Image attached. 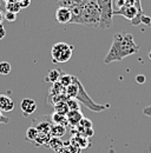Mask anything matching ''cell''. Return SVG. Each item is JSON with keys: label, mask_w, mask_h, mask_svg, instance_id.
<instances>
[{"label": "cell", "mask_w": 151, "mask_h": 153, "mask_svg": "<svg viewBox=\"0 0 151 153\" xmlns=\"http://www.w3.org/2000/svg\"><path fill=\"white\" fill-rule=\"evenodd\" d=\"M4 13H2V11L0 10V25H2V21H4Z\"/></svg>", "instance_id": "33"}, {"label": "cell", "mask_w": 151, "mask_h": 153, "mask_svg": "<svg viewBox=\"0 0 151 153\" xmlns=\"http://www.w3.org/2000/svg\"><path fill=\"white\" fill-rule=\"evenodd\" d=\"M64 150H65V153H80L81 151V149L76 147L71 144H69V146H64Z\"/></svg>", "instance_id": "25"}, {"label": "cell", "mask_w": 151, "mask_h": 153, "mask_svg": "<svg viewBox=\"0 0 151 153\" xmlns=\"http://www.w3.org/2000/svg\"><path fill=\"white\" fill-rule=\"evenodd\" d=\"M56 20L58 24H70L72 21V12L66 6H60L56 11Z\"/></svg>", "instance_id": "8"}, {"label": "cell", "mask_w": 151, "mask_h": 153, "mask_svg": "<svg viewBox=\"0 0 151 153\" xmlns=\"http://www.w3.org/2000/svg\"><path fill=\"white\" fill-rule=\"evenodd\" d=\"M136 80H137L138 84H144L147 81V78H145V76H143V74H138V76H136Z\"/></svg>", "instance_id": "29"}, {"label": "cell", "mask_w": 151, "mask_h": 153, "mask_svg": "<svg viewBox=\"0 0 151 153\" xmlns=\"http://www.w3.org/2000/svg\"><path fill=\"white\" fill-rule=\"evenodd\" d=\"M143 114L147 115V117H150L151 118V105L150 106H147L143 108Z\"/></svg>", "instance_id": "31"}, {"label": "cell", "mask_w": 151, "mask_h": 153, "mask_svg": "<svg viewBox=\"0 0 151 153\" xmlns=\"http://www.w3.org/2000/svg\"><path fill=\"white\" fill-rule=\"evenodd\" d=\"M20 6L19 4L16 1H11V2H6L5 4V12H10V13H14V14H18L20 12Z\"/></svg>", "instance_id": "17"}, {"label": "cell", "mask_w": 151, "mask_h": 153, "mask_svg": "<svg viewBox=\"0 0 151 153\" xmlns=\"http://www.w3.org/2000/svg\"><path fill=\"white\" fill-rule=\"evenodd\" d=\"M139 51V46L135 42L131 33L118 32L113 36L112 44L109 53L104 58L105 64H111L113 61H122L126 57L136 54Z\"/></svg>", "instance_id": "2"}, {"label": "cell", "mask_w": 151, "mask_h": 153, "mask_svg": "<svg viewBox=\"0 0 151 153\" xmlns=\"http://www.w3.org/2000/svg\"><path fill=\"white\" fill-rule=\"evenodd\" d=\"M58 1H59L60 4H63V2H64V1H66V0H58Z\"/></svg>", "instance_id": "36"}, {"label": "cell", "mask_w": 151, "mask_h": 153, "mask_svg": "<svg viewBox=\"0 0 151 153\" xmlns=\"http://www.w3.org/2000/svg\"><path fill=\"white\" fill-rule=\"evenodd\" d=\"M65 133H66V127L61 125H56V124L52 125L51 131H50L51 137H55V138H61Z\"/></svg>", "instance_id": "13"}, {"label": "cell", "mask_w": 151, "mask_h": 153, "mask_svg": "<svg viewBox=\"0 0 151 153\" xmlns=\"http://www.w3.org/2000/svg\"><path fill=\"white\" fill-rule=\"evenodd\" d=\"M142 24H144V25H147V26H151V18L148 17V16H144V17L142 18Z\"/></svg>", "instance_id": "28"}, {"label": "cell", "mask_w": 151, "mask_h": 153, "mask_svg": "<svg viewBox=\"0 0 151 153\" xmlns=\"http://www.w3.org/2000/svg\"><path fill=\"white\" fill-rule=\"evenodd\" d=\"M31 1L32 0H17V2L19 4L20 8H27L31 5Z\"/></svg>", "instance_id": "27"}, {"label": "cell", "mask_w": 151, "mask_h": 153, "mask_svg": "<svg viewBox=\"0 0 151 153\" xmlns=\"http://www.w3.org/2000/svg\"><path fill=\"white\" fill-rule=\"evenodd\" d=\"M51 120L53 124L56 125H61V126H67L69 123H67V118L66 115H61V114H58V113H53L51 115Z\"/></svg>", "instance_id": "15"}, {"label": "cell", "mask_w": 151, "mask_h": 153, "mask_svg": "<svg viewBox=\"0 0 151 153\" xmlns=\"http://www.w3.org/2000/svg\"><path fill=\"white\" fill-rule=\"evenodd\" d=\"M98 11H99V27L102 30L110 28L112 26V18H113V0H96Z\"/></svg>", "instance_id": "5"}, {"label": "cell", "mask_w": 151, "mask_h": 153, "mask_svg": "<svg viewBox=\"0 0 151 153\" xmlns=\"http://www.w3.org/2000/svg\"><path fill=\"white\" fill-rule=\"evenodd\" d=\"M66 105H67V107H69L70 111H79V101L77 99L70 98L66 101Z\"/></svg>", "instance_id": "23"}, {"label": "cell", "mask_w": 151, "mask_h": 153, "mask_svg": "<svg viewBox=\"0 0 151 153\" xmlns=\"http://www.w3.org/2000/svg\"><path fill=\"white\" fill-rule=\"evenodd\" d=\"M52 125H53V123L51 120V117H47V115L39 117L38 119H33V121H32V126L37 130L39 133L50 134Z\"/></svg>", "instance_id": "7"}, {"label": "cell", "mask_w": 151, "mask_h": 153, "mask_svg": "<svg viewBox=\"0 0 151 153\" xmlns=\"http://www.w3.org/2000/svg\"><path fill=\"white\" fill-rule=\"evenodd\" d=\"M73 46L69 45L66 42H57L52 46L51 50V57L55 64L59 62H66L72 57Z\"/></svg>", "instance_id": "6"}, {"label": "cell", "mask_w": 151, "mask_h": 153, "mask_svg": "<svg viewBox=\"0 0 151 153\" xmlns=\"http://www.w3.org/2000/svg\"><path fill=\"white\" fill-rule=\"evenodd\" d=\"M65 93H66V96L69 97V98L77 99L78 101H80L81 104H84L89 110H91L93 112H102V111L108 110V107H109L108 105L96 104L93 100L91 99V97L87 94V92L85 91V88L81 85V82L79 81V79L76 78L75 76H73L72 84L65 88Z\"/></svg>", "instance_id": "3"}, {"label": "cell", "mask_w": 151, "mask_h": 153, "mask_svg": "<svg viewBox=\"0 0 151 153\" xmlns=\"http://www.w3.org/2000/svg\"><path fill=\"white\" fill-rule=\"evenodd\" d=\"M61 71L60 70H51V71H49V73H47V76H46V81H49V82H52V84H55V82H58L59 81V79H60V76H61Z\"/></svg>", "instance_id": "16"}, {"label": "cell", "mask_w": 151, "mask_h": 153, "mask_svg": "<svg viewBox=\"0 0 151 153\" xmlns=\"http://www.w3.org/2000/svg\"><path fill=\"white\" fill-rule=\"evenodd\" d=\"M72 12V24L99 27V11L96 0H66L61 4Z\"/></svg>", "instance_id": "1"}, {"label": "cell", "mask_w": 151, "mask_h": 153, "mask_svg": "<svg viewBox=\"0 0 151 153\" xmlns=\"http://www.w3.org/2000/svg\"><path fill=\"white\" fill-rule=\"evenodd\" d=\"M52 137H51V134L49 133H39L37 137V139L33 141L34 143V145L39 147V146H47V144H49V141H50V139H51Z\"/></svg>", "instance_id": "12"}, {"label": "cell", "mask_w": 151, "mask_h": 153, "mask_svg": "<svg viewBox=\"0 0 151 153\" xmlns=\"http://www.w3.org/2000/svg\"><path fill=\"white\" fill-rule=\"evenodd\" d=\"M2 1H4L5 4H6V2H11V1H16V0H2Z\"/></svg>", "instance_id": "35"}, {"label": "cell", "mask_w": 151, "mask_h": 153, "mask_svg": "<svg viewBox=\"0 0 151 153\" xmlns=\"http://www.w3.org/2000/svg\"><path fill=\"white\" fill-rule=\"evenodd\" d=\"M133 4H135V0H114L112 2L113 12L114 11H118V10H122L124 7L132 6Z\"/></svg>", "instance_id": "14"}, {"label": "cell", "mask_w": 151, "mask_h": 153, "mask_svg": "<svg viewBox=\"0 0 151 153\" xmlns=\"http://www.w3.org/2000/svg\"><path fill=\"white\" fill-rule=\"evenodd\" d=\"M70 112L67 105H66V101H60L55 105V113H58V114L61 115H66Z\"/></svg>", "instance_id": "18"}, {"label": "cell", "mask_w": 151, "mask_h": 153, "mask_svg": "<svg viewBox=\"0 0 151 153\" xmlns=\"http://www.w3.org/2000/svg\"><path fill=\"white\" fill-rule=\"evenodd\" d=\"M149 59H150V60H151V51H150V52H149Z\"/></svg>", "instance_id": "37"}, {"label": "cell", "mask_w": 151, "mask_h": 153, "mask_svg": "<svg viewBox=\"0 0 151 153\" xmlns=\"http://www.w3.org/2000/svg\"><path fill=\"white\" fill-rule=\"evenodd\" d=\"M113 16H120L125 19L130 20L133 26H138L142 24V18L145 16L142 8V0H135V4L129 7H124L122 10L114 11Z\"/></svg>", "instance_id": "4"}, {"label": "cell", "mask_w": 151, "mask_h": 153, "mask_svg": "<svg viewBox=\"0 0 151 153\" xmlns=\"http://www.w3.org/2000/svg\"><path fill=\"white\" fill-rule=\"evenodd\" d=\"M10 123V119L7 117L2 114V112L0 111V124H8Z\"/></svg>", "instance_id": "30"}, {"label": "cell", "mask_w": 151, "mask_h": 153, "mask_svg": "<svg viewBox=\"0 0 151 153\" xmlns=\"http://www.w3.org/2000/svg\"><path fill=\"white\" fill-rule=\"evenodd\" d=\"M4 18L7 20V21H10V22H14V21L17 20V14H14V13H10V12H5Z\"/></svg>", "instance_id": "26"}, {"label": "cell", "mask_w": 151, "mask_h": 153, "mask_svg": "<svg viewBox=\"0 0 151 153\" xmlns=\"http://www.w3.org/2000/svg\"><path fill=\"white\" fill-rule=\"evenodd\" d=\"M81 130H86V128H92V121L91 120H89V119H86V118H83L81 119V121L79 123V125H78Z\"/></svg>", "instance_id": "24"}, {"label": "cell", "mask_w": 151, "mask_h": 153, "mask_svg": "<svg viewBox=\"0 0 151 153\" xmlns=\"http://www.w3.org/2000/svg\"><path fill=\"white\" fill-rule=\"evenodd\" d=\"M56 153H65V150H64V147H61V149H59Z\"/></svg>", "instance_id": "34"}, {"label": "cell", "mask_w": 151, "mask_h": 153, "mask_svg": "<svg viewBox=\"0 0 151 153\" xmlns=\"http://www.w3.org/2000/svg\"><path fill=\"white\" fill-rule=\"evenodd\" d=\"M47 146H49V147H51L53 151H56L57 152L59 149L64 147V143L60 140V138H55V137H52V138L50 139V141H49Z\"/></svg>", "instance_id": "19"}, {"label": "cell", "mask_w": 151, "mask_h": 153, "mask_svg": "<svg viewBox=\"0 0 151 153\" xmlns=\"http://www.w3.org/2000/svg\"><path fill=\"white\" fill-rule=\"evenodd\" d=\"M5 36H6V30H5L4 25H0V40L5 38Z\"/></svg>", "instance_id": "32"}, {"label": "cell", "mask_w": 151, "mask_h": 153, "mask_svg": "<svg viewBox=\"0 0 151 153\" xmlns=\"http://www.w3.org/2000/svg\"><path fill=\"white\" fill-rule=\"evenodd\" d=\"M0 7H1V1H0Z\"/></svg>", "instance_id": "38"}, {"label": "cell", "mask_w": 151, "mask_h": 153, "mask_svg": "<svg viewBox=\"0 0 151 153\" xmlns=\"http://www.w3.org/2000/svg\"><path fill=\"white\" fill-rule=\"evenodd\" d=\"M66 118H67L69 125L76 127V126L79 125V123L81 121V119L84 118V115H83V113H81L80 111H70V112L66 114Z\"/></svg>", "instance_id": "11"}, {"label": "cell", "mask_w": 151, "mask_h": 153, "mask_svg": "<svg viewBox=\"0 0 151 153\" xmlns=\"http://www.w3.org/2000/svg\"><path fill=\"white\" fill-rule=\"evenodd\" d=\"M11 70H12V66H11L10 62H7V61H1L0 62V74L7 76V74H10Z\"/></svg>", "instance_id": "22"}, {"label": "cell", "mask_w": 151, "mask_h": 153, "mask_svg": "<svg viewBox=\"0 0 151 153\" xmlns=\"http://www.w3.org/2000/svg\"><path fill=\"white\" fill-rule=\"evenodd\" d=\"M20 108L24 117H28V115L33 114L37 110V102L31 99V98H25L21 100L20 102Z\"/></svg>", "instance_id": "9"}, {"label": "cell", "mask_w": 151, "mask_h": 153, "mask_svg": "<svg viewBox=\"0 0 151 153\" xmlns=\"http://www.w3.org/2000/svg\"><path fill=\"white\" fill-rule=\"evenodd\" d=\"M14 110V101L7 94H0V111L11 112Z\"/></svg>", "instance_id": "10"}, {"label": "cell", "mask_w": 151, "mask_h": 153, "mask_svg": "<svg viewBox=\"0 0 151 153\" xmlns=\"http://www.w3.org/2000/svg\"><path fill=\"white\" fill-rule=\"evenodd\" d=\"M72 80H73V76H71V74H61L60 79H59V84L64 88H66L67 86H70L72 84Z\"/></svg>", "instance_id": "20"}, {"label": "cell", "mask_w": 151, "mask_h": 153, "mask_svg": "<svg viewBox=\"0 0 151 153\" xmlns=\"http://www.w3.org/2000/svg\"><path fill=\"white\" fill-rule=\"evenodd\" d=\"M38 134H39V132H38L33 126H31V127H28V130L26 131V138H25V139L28 140V141H34V140L37 139Z\"/></svg>", "instance_id": "21"}]
</instances>
